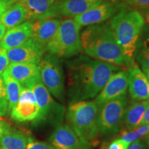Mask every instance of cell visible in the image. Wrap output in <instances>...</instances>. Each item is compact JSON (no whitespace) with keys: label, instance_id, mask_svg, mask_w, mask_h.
<instances>
[{"label":"cell","instance_id":"1","mask_svg":"<svg viewBox=\"0 0 149 149\" xmlns=\"http://www.w3.org/2000/svg\"><path fill=\"white\" fill-rule=\"evenodd\" d=\"M66 67L71 102L95 98L110 77L121 70L120 67L86 55L67 61Z\"/></svg>","mask_w":149,"mask_h":149},{"label":"cell","instance_id":"2","mask_svg":"<svg viewBox=\"0 0 149 149\" xmlns=\"http://www.w3.org/2000/svg\"><path fill=\"white\" fill-rule=\"evenodd\" d=\"M80 36L82 50L91 58L120 68L130 67L134 63L123 54L109 24L89 26Z\"/></svg>","mask_w":149,"mask_h":149},{"label":"cell","instance_id":"3","mask_svg":"<svg viewBox=\"0 0 149 149\" xmlns=\"http://www.w3.org/2000/svg\"><path fill=\"white\" fill-rule=\"evenodd\" d=\"M144 19L138 11L124 10L112 17L109 26L123 54L133 61Z\"/></svg>","mask_w":149,"mask_h":149},{"label":"cell","instance_id":"4","mask_svg":"<svg viewBox=\"0 0 149 149\" xmlns=\"http://www.w3.org/2000/svg\"><path fill=\"white\" fill-rule=\"evenodd\" d=\"M98 107L95 101L72 102L66 113L68 125L77 134L82 149L90 146L97 137Z\"/></svg>","mask_w":149,"mask_h":149},{"label":"cell","instance_id":"5","mask_svg":"<svg viewBox=\"0 0 149 149\" xmlns=\"http://www.w3.org/2000/svg\"><path fill=\"white\" fill-rule=\"evenodd\" d=\"M80 28L73 19L61 21L55 35L46 45V51L59 58H70L79 54L83 51Z\"/></svg>","mask_w":149,"mask_h":149},{"label":"cell","instance_id":"6","mask_svg":"<svg viewBox=\"0 0 149 149\" xmlns=\"http://www.w3.org/2000/svg\"><path fill=\"white\" fill-rule=\"evenodd\" d=\"M126 107V95L120 96L99 106L97 117L99 132L104 135L119 132L123 124Z\"/></svg>","mask_w":149,"mask_h":149},{"label":"cell","instance_id":"7","mask_svg":"<svg viewBox=\"0 0 149 149\" xmlns=\"http://www.w3.org/2000/svg\"><path fill=\"white\" fill-rule=\"evenodd\" d=\"M41 80L49 93L59 101H64V77L59 57L48 53L44 56L39 64Z\"/></svg>","mask_w":149,"mask_h":149},{"label":"cell","instance_id":"8","mask_svg":"<svg viewBox=\"0 0 149 149\" xmlns=\"http://www.w3.org/2000/svg\"><path fill=\"white\" fill-rule=\"evenodd\" d=\"M31 89L34 93L39 109L38 117L35 122H43L48 119L60 121L64 115V107L51 97V93L42 81L37 83Z\"/></svg>","mask_w":149,"mask_h":149},{"label":"cell","instance_id":"9","mask_svg":"<svg viewBox=\"0 0 149 149\" xmlns=\"http://www.w3.org/2000/svg\"><path fill=\"white\" fill-rule=\"evenodd\" d=\"M126 8L122 2L106 0L84 13L74 17L73 19L80 26L101 24Z\"/></svg>","mask_w":149,"mask_h":149},{"label":"cell","instance_id":"10","mask_svg":"<svg viewBox=\"0 0 149 149\" xmlns=\"http://www.w3.org/2000/svg\"><path fill=\"white\" fill-rule=\"evenodd\" d=\"M106 0H63L55 1L43 18L75 17L84 13Z\"/></svg>","mask_w":149,"mask_h":149},{"label":"cell","instance_id":"11","mask_svg":"<svg viewBox=\"0 0 149 149\" xmlns=\"http://www.w3.org/2000/svg\"><path fill=\"white\" fill-rule=\"evenodd\" d=\"M10 113L13 120L17 122H26L37 120L39 109L32 89L22 87L17 104Z\"/></svg>","mask_w":149,"mask_h":149},{"label":"cell","instance_id":"12","mask_svg":"<svg viewBox=\"0 0 149 149\" xmlns=\"http://www.w3.org/2000/svg\"><path fill=\"white\" fill-rule=\"evenodd\" d=\"M46 51L45 48L31 38L17 47L7 50V56L11 63L39 64Z\"/></svg>","mask_w":149,"mask_h":149},{"label":"cell","instance_id":"13","mask_svg":"<svg viewBox=\"0 0 149 149\" xmlns=\"http://www.w3.org/2000/svg\"><path fill=\"white\" fill-rule=\"evenodd\" d=\"M128 91V74L124 70H119L110 77L102 90L96 97L95 103L101 106L106 102L122 95H126Z\"/></svg>","mask_w":149,"mask_h":149},{"label":"cell","instance_id":"14","mask_svg":"<svg viewBox=\"0 0 149 149\" xmlns=\"http://www.w3.org/2000/svg\"><path fill=\"white\" fill-rule=\"evenodd\" d=\"M128 88L131 98L135 101L149 99V81L146 74L133 63L128 68Z\"/></svg>","mask_w":149,"mask_h":149},{"label":"cell","instance_id":"15","mask_svg":"<svg viewBox=\"0 0 149 149\" xmlns=\"http://www.w3.org/2000/svg\"><path fill=\"white\" fill-rule=\"evenodd\" d=\"M13 77L22 87L32 88L37 83L42 81L39 64L26 63H11L8 67Z\"/></svg>","mask_w":149,"mask_h":149},{"label":"cell","instance_id":"16","mask_svg":"<svg viewBox=\"0 0 149 149\" xmlns=\"http://www.w3.org/2000/svg\"><path fill=\"white\" fill-rule=\"evenodd\" d=\"M61 20L57 18H43L32 22V37L35 42L46 49V45L51 40L58 29Z\"/></svg>","mask_w":149,"mask_h":149},{"label":"cell","instance_id":"17","mask_svg":"<svg viewBox=\"0 0 149 149\" xmlns=\"http://www.w3.org/2000/svg\"><path fill=\"white\" fill-rule=\"evenodd\" d=\"M55 149H82L77 134L68 124H59L50 137Z\"/></svg>","mask_w":149,"mask_h":149},{"label":"cell","instance_id":"18","mask_svg":"<svg viewBox=\"0 0 149 149\" xmlns=\"http://www.w3.org/2000/svg\"><path fill=\"white\" fill-rule=\"evenodd\" d=\"M32 37V22H26L8 29L0 41V46L7 50L22 45Z\"/></svg>","mask_w":149,"mask_h":149},{"label":"cell","instance_id":"19","mask_svg":"<svg viewBox=\"0 0 149 149\" xmlns=\"http://www.w3.org/2000/svg\"><path fill=\"white\" fill-rule=\"evenodd\" d=\"M149 105L148 100L135 101L129 107H126L123 124L127 131H130L140 126L145 111Z\"/></svg>","mask_w":149,"mask_h":149},{"label":"cell","instance_id":"20","mask_svg":"<svg viewBox=\"0 0 149 149\" xmlns=\"http://www.w3.org/2000/svg\"><path fill=\"white\" fill-rule=\"evenodd\" d=\"M55 0H20L19 3L26 12V20L40 19L48 12Z\"/></svg>","mask_w":149,"mask_h":149},{"label":"cell","instance_id":"21","mask_svg":"<svg viewBox=\"0 0 149 149\" xmlns=\"http://www.w3.org/2000/svg\"><path fill=\"white\" fill-rule=\"evenodd\" d=\"M25 20H26V12L19 2L11 6L0 18V21L8 29L19 25Z\"/></svg>","mask_w":149,"mask_h":149},{"label":"cell","instance_id":"22","mask_svg":"<svg viewBox=\"0 0 149 149\" xmlns=\"http://www.w3.org/2000/svg\"><path fill=\"white\" fill-rule=\"evenodd\" d=\"M1 77L3 78L8 95V112H10L17 104L22 86L15 78L13 77L8 68L3 72Z\"/></svg>","mask_w":149,"mask_h":149},{"label":"cell","instance_id":"23","mask_svg":"<svg viewBox=\"0 0 149 149\" xmlns=\"http://www.w3.org/2000/svg\"><path fill=\"white\" fill-rule=\"evenodd\" d=\"M135 56L143 71L146 72L149 70V29L141 31Z\"/></svg>","mask_w":149,"mask_h":149},{"label":"cell","instance_id":"24","mask_svg":"<svg viewBox=\"0 0 149 149\" xmlns=\"http://www.w3.org/2000/svg\"><path fill=\"white\" fill-rule=\"evenodd\" d=\"M28 137L22 132H8L0 137L1 149H26Z\"/></svg>","mask_w":149,"mask_h":149},{"label":"cell","instance_id":"25","mask_svg":"<svg viewBox=\"0 0 149 149\" xmlns=\"http://www.w3.org/2000/svg\"><path fill=\"white\" fill-rule=\"evenodd\" d=\"M148 134H149V124H145L130 131L125 132L121 136L120 139L128 144H131L133 141L140 139L141 137H144Z\"/></svg>","mask_w":149,"mask_h":149},{"label":"cell","instance_id":"26","mask_svg":"<svg viewBox=\"0 0 149 149\" xmlns=\"http://www.w3.org/2000/svg\"><path fill=\"white\" fill-rule=\"evenodd\" d=\"M8 113V99L3 78L0 75V117Z\"/></svg>","mask_w":149,"mask_h":149},{"label":"cell","instance_id":"27","mask_svg":"<svg viewBox=\"0 0 149 149\" xmlns=\"http://www.w3.org/2000/svg\"><path fill=\"white\" fill-rule=\"evenodd\" d=\"M26 149H55L51 144H47L44 141H37L29 137L28 138Z\"/></svg>","mask_w":149,"mask_h":149},{"label":"cell","instance_id":"28","mask_svg":"<svg viewBox=\"0 0 149 149\" xmlns=\"http://www.w3.org/2000/svg\"><path fill=\"white\" fill-rule=\"evenodd\" d=\"M10 61L7 56V51L0 46V75L8 68Z\"/></svg>","mask_w":149,"mask_h":149},{"label":"cell","instance_id":"29","mask_svg":"<svg viewBox=\"0 0 149 149\" xmlns=\"http://www.w3.org/2000/svg\"><path fill=\"white\" fill-rule=\"evenodd\" d=\"M130 144L120 138L113 141L108 149H128Z\"/></svg>","mask_w":149,"mask_h":149},{"label":"cell","instance_id":"30","mask_svg":"<svg viewBox=\"0 0 149 149\" xmlns=\"http://www.w3.org/2000/svg\"><path fill=\"white\" fill-rule=\"evenodd\" d=\"M129 4L139 8L149 7V0H125Z\"/></svg>","mask_w":149,"mask_h":149},{"label":"cell","instance_id":"31","mask_svg":"<svg viewBox=\"0 0 149 149\" xmlns=\"http://www.w3.org/2000/svg\"><path fill=\"white\" fill-rule=\"evenodd\" d=\"M10 131V126L4 120H0V137Z\"/></svg>","mask_w":149,"mask_h":149},{"label":"cell","instance_id":"32","mask_svg":"<svg viewBox=\"0 0 149 149\" xmlns=\"http://www.w3.org/2000/svg\"><path fill=\"white\" fill-rule=\"evenodd\" d=\"M128 149H147L146 146L144 144V143L141 142L140 139L136 140L129 145Z\"/></svg>","mask_w":149,"mask_h":149},{"label":"cell","instance_id":"33","mask_svg":"<svg viewBox=\"0 0 149 149\" xmlns=\"http://www.w3.org/2000/svg\"><path fill=\"white\" fill-rule=\"evenodd\" d=\"M11 3L5 2V1H0V18L2 15L11 6Z\"/></svg>","mask_w":149,"mask_h":149},{"label":"cell","instance_id":"34","mask_svg":"<svg viewBox=\"0 0 149 149\" xmlns=\"http://www.w3.org/2000/svg\"><path fill=\"white\" fill-rule=\"evenodd\" d=\"M145 124H149V105L146 108V111H145L144 117H143L142 120H141L140 126L145 125Z\"/></svg>","mask_w":149,"mask_h":149},{"label":"cell","instance_id":"35","mask_svg":"<svg viewBox=\"0 0 149 149\" xmlns=\"http://www.w3.org/2000/svg\"><path fill=\"white\" fill-rule=\"evenodd\" d=\"M6 29V28L5 27V26L0 21V41L3 38V35H5Z\"/></svg>","mask_w":149,"mask_h":149},{"label":"cell","instance_id":"36","mask_svg":"<svg viewBox=\"0 0 149 149\" xmlns=\"http://www.w3.org/2000/svg\"><path fill=\"white\" fill-rule=\"evenodd\" d=\"M144 73L146 74V77H147V78H148V81H149V70H148V71H146V72H144Z\"/></svg>","mask_w":149,"mask_h":149},{"label":"cell","instance_id":"37","mask_svg":"<svg viewBox=\"0 0 149 149\" xmlns=\"http://www.w3.org/2000/svg\"><path fill=\"white\" fill-rule=\"evenodd\" d=\"M147 143H148V146H149V136H148V139H147Z\"/></svg>","mask_w":149,"mask_h":149},{"label":"cell","instance_id":"38","mask_svg":"<svg viewBox=\"0 0 149 149\" xmlns=\"http://www.w3.org/2000/svg\"><path fill=\"white\" fill-rule=\"evenodd\" d=\"M148 17V22H149V13L148 14V17Z\"/></svg>","mask_w":149,"mask_h":149},{"label":"cell","instance_id":"39","mask_svg":"<svg viewBox=\"0 0 149 149\" xmlns=\"http://www.w3.org/2000/svg\"><path fill=\"white\" fill-rule=\"evenodd\" d=\"M63 1V0H55V1Z\"/></svg>","mask_w":149,"mask_h":149},{"label":"cell","instance_id":"40","mask_svg":"<svg viewBox=\"0 0 149 149\" xmlns=\"http://www.w3.org/2000/svg\"><path fill=\"white\" fill-rule=\"evenodd\" d=\"M13 1H20V0H13Z\"/></svg>","mask_w":149,"mask_h":149},{"label":"cell","instance_id":"41","mask_svg":"<svg viewBox=\"0 0 149 149\" xmlns=\"http://www.w3.org/2000/svg\"><path fill=\"white\" fill-rule=\"evenodd\" d=\"M148 102H149V99H148Z\"/></svg>","mask_w":149,"mask_h":149},{"label":"cell","instance_id":"42","mask_svg":"<svg viewBox=\"0 0 149 149\" xmlns=\"http://www.w3.org/2000/svg\"><path fill=\"white\" fill-rule=\"evenodd\" d=\"M0 149H1V147H0Z\"/></svg>","mask_w":149,"mask_h":149}]
</instances>
